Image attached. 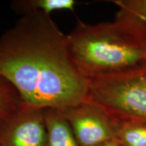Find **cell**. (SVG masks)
Here are the masks:
<instances>
[{
  "label": "cell",
  "mask_w": 146,
  "mask_h": 146,
  "mask_svg": "<svg viewBox=\"0 0 146 146\" xmlns=\"http://www.w3.org/2000/svg\"><path fill=\"white\" fill-rule=\"evenodd\" d=\"M0 74L24 107L63 110L87 99L89 80L74 64L68 35L43 12L21 16L0 35Z\"/></svg>",
  "instance_id": "cell-1"
},
{
  "label": "cell",
  "mask_w": 146,
  "mask_h": 146,
  "mask_svg": "<svg viewBox=\"0 0 146 146\" xmlns=\"http://www.w3.org/2000/svg\"><path fill=\"white\" fill-rule=\"evenodd\" d=\"M67 35L74 64L88 79L146 64V24L123 9L112 22L92 25L78 19Z\"/></svg>",
  "instance_id": "cell-2"
},
{
  "label": "cell",
  "mask_w": 146,
  "mask_h": 146,
  "mask_svg": "<svg viewBox=\"0 0 146 146\" xmlns=\"http://www.w3.org/2000/svg\"><path fill=\"white\" fill-rule=\"evenodd\" d=\"M88 80L87 100L120 121L146 119V64Z\"/></svg>",
  "instance_id": "cell-3"
},
{
  "label": "cell",
  "mask_w": 146,
  "mask_h": 146,
  "mask_svg": "<svg viewBox=\"0 0 146 146\" xmlns=\"http://www.w3.org/2000/svg\"><path fill=\"white\" fill-rule=\"evenodd\" d=\"M60 111L81 146H100L116 139L119 120L89 100Z\"/></svg>",
  "instance_id": "cell-4"
},
{
  "label": "cell",
  "mask_w": 146,
  "mask_h": 146,
  "mask_svg": "<svg viewBox=\"0 0 146 146\" xmlns=\"http://www.w3.org/2000/svg\"><path fill=\"white\" fill-rule=\"evenodd\" d=\"M44 112L23 106L0 126V146H46Z\"/></svg>",
  "instance_id": "cell-5"
},
{
  "label": "cell",
  "mask_w": 146,
  "mask_h": 146,
  "mask_svg": "<svg viewBox=\"0 0 146 146\" xmlns=\"http://www.w3.org/2000/svg\"><path fill=\"white\" fill-rule=\"evenodd\" d=\"M44 116L47 129L46 146H81L60 110L45 109Z\"/></svg>",
  "instance_id": "cell-6"
},
{
  "label": "cell",
  "mask_w": 146,
  "mask_h": 146,
  "mask_svg": "<svg viewBox=\"0 0 146 146\" xmlns=\"http://www.w3.org/2000/svg\"><path fill=\"white\" fill-rule=\"evenodd\" d=\"M77 3L74 0H15L11 3V8L21 16L35 12L50 15L55 10L74 11Z\"/></svg>",
  "instance_id": "cell-7"
},
{
  "label": "cell",
  "mask_w": 146,
  "mask_h": 146,
  "mask_svg": "<svg viewBox=\"0 0 146 146\" xmlns=\"http://www.w3.org/2000/svg\"><path fill=\"white\" fill-rule=\"evenodd\" d=\"M24 102L19 91L0 74V126L23 109Z\"/></svg>",
  "instance_id": "cell-8"
},
{
  "label": "cell",
  "mask_w": 146,
  "mask_h": 146,
  "mask_svg": "<svg viewBox=\"0 0 146 146\" xmlns=\"http://www.w3.org/2000/svg\"><path fill=\"white\" fill-rule=\"evenodd\" d=\"M115 140L120 146H146V123L137 120H121Z\"/></svg>",
  "instance_id": "cell-9"
},
{
  "label": "cell",
  "mask_w": 146,
  "mask_h": 146,
  "mask_svg": "<svg viewBox=\"0 0 146 146\" xmlns=\"http://www.w3.org/2000/svg\"><path fill=\"white\" fill-rule=\"evenodd\" d=\"M112 2L146 24V0H114Z\"/></svg>",
  "instance_id": "cell-10"
},
{
  "label": "cell",
  "mask_w": 146,
  "mask_h": 146,
  "mask_svg": "<svg viewBox=\"0 0 146 146\" xmlns=\"http://www.w3.org/2000/svg\"><path fill=\"white\" fill-rule=\"evenodd\" d=\"M100 146H120L119 144L117 143V141L116 140H112V141H108L106 143L102 144V145H100Z\"/></svg>",
  "instance_id": "cell-11"
},
{
  "label": "cell",
  "mask_w": 146,
  "mask_h": 146,
  "mask_svg": "<svg viewBox=\"0 0 146 146\" xmlns=\"http://www.w3.org/2000/svg\"><path fill=\"white\" fill-rule=\"evenodd\" d=\"M137 120L143 122V123H146V119H137Z\"/></svg>",
  "instance_id": "cell-12"
}]
</instances>
